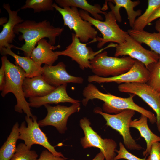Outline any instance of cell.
<instances>
[{
    "instance_id": "cell-1",
    "label": "cell",
    "mask_w": 160,
    "mask_h": 160,
    "mask_svg": "<svg viewBox=\"0 0 160 160\" xmlns=\"http://www.w3.org/2000/svg\"><path fill=\"white\" fill-rule=\"evenodd\" d=\"M63 30V28L54 27L47 20L38 22L25 20L16 25L14 30L15 34L21 33L19 39L20 40H24L25 43L21 47L14 46L13 48L23 51L25 56L30 57L39 41L47 38L49 42L54 45L57 37L61 34Z\"/></svg>"
},
{
    "instance_id": "cell-2",
    "label": "cell",
    "mask_w": 160,
    "mask_h": 160,
    "mask_svg": "<svg viewBox=\"0 0 160 160\" xmlns=\"http://www.w3.org/2000/svg\"><path fill=\"white\" fill-rule=\"evenodd\" d=\"M82 94L84 97L82 101L84 106L86 105L90 100L98 99L104 102L102 109L105 113L116 114L126 110H132L146 116L151 124L156 122V117L153 113L134 102V94L130 95L128 97L123 98L109 93H103L91 83L84 87Z\"/></svg>"
},
{
    "instance_id": "cell-3",
    "label": "cell",
    "mask_w": 160,
    "mask_h": 160,
    "mask_svg": "<svg viewBox=\"0 0 160 160\" xmlns=\"http://www.w3.org/2000/svg\"><path fill=\"white\" fill-rule=\"evenodd\" d=\"M1 60L4 66L6 80L1 95L4 97L9 93H12L17 101L15 111L19 113L23 111L26 116L32 117L29 103L25 99L22 89L23 81L26 77L25 71L19 66L11 63L6 55L3 56Z\"/></svg>"
},
{
    "instance_id": "cell-4",
    "label": "cell",
    "mask_w": 160,
    "mask_h": 160,
    "mask_svg": "<svg viewBox=\"0 0 160 160\" xmlns=\"http://www.w3.org/2000/svg\"><path fill=\"white\" fill-rule=\"evenodd\" d=\"M79 12L83 20L90 23L101 33L103 37L97 36L96 39V41H99L97 46L98 48H101L107 42H114L119 44L125 41L128 33L119 27L115 15L111 11L105 15V20L103 21L94 19L88 12L82 9L79 10Z\"/></svg>"
},
{
    "instance_id": "cell-5",
    "label": "cell",
    "mask_w": 160,
    "mask_h": 160,
    "mask_svg": "<svg viewBox=\"0 0 160 160\" xmlns=\"http://www.w3.org/2000/svg\"><path fill=\"white\" fill-rule=\"evenodd\" d=\"M135 60L129 56L121 58L109 56L105 51L97 54L90 61V69L95 75L99 76H116L128 71Z\"/></svg>"
},
{
    "instance_id": "cell-6",
    "label": "cell",
    "mask_w": 160,
    "mask_h": 160,
    "mask_svg": "<svg viewBox=\"0 0 160 160\" xmlns=\"http://www.w3.org/2000/svg\"><path fill=\"white\" fill-rule=\"evenodd\" d=\"M53 7L61 15L64 25L73 30L81 42L86 43L90 39L96 41L97 31L90 23L81 18L78 8L73 7L61 8L55 3H53Z\"/></svg>"
},
{
    "instance_id": "cell-7",
    "label": "cell",
    "mask_w": 160,
    "mask_h": 160,
    "mask_svg": "<svg viewBox=\"0 0 160 160\" xmlns=\"http://www.w3.org/2000/svg\"><path fill=\"white\" fill-rule=\"evenodd\" d=\"M94 112L101 115L105 119L106 124L117 131L121 135L124 145L131 150H140L143 149L132 138L130 131V124L135 113L134 110L127 109L118 113L111 114L103 112L99 108Z\"/></svg>"
},
{
    "instance_id": "cell-8",
    "label": "cell",
    "mask_w": 160,
    "mask_h": 160,
    "mask_svg": "<svg viewBox=\"0 0 160 160\" xmlns=\"http://www.w3.org/2000/svg\"><path fill=\"white\" fill-rule=\"evenodd\" d=\"M19 127V139L23 140L27 147L30 149L34 144H38L45 147L54 155L65 158L60 152L57 151L49 143L46 134L41 129L37 122V117L26 116Z\"/></svg>"
},
{
    "instance_id": "cell-9",
    "label": "cell",
    "mask_w": 160,
    "mask_h": 160,
    "mask_svg": "<svg viewBox=\"0 0 160 160\" xmlns=\"http://www.w3.org/2000/svg\"><path fill=\"white\" fill-rule=\"evenodd\" d=\"M91 124L85 117L80 121V126L84 133V137L81 140L82 147L84 148L92 147L99 148L104 156L105 160H113L116 156V143L112 139L102 138L92 129Z\"/></svg>"
},
{
    "instance_id": "cell-10",
    "label": "cell",
    "mask_w": 160,
    "mask_h": 160,
    "mask_svg": "<svg viewBox=\"0 0 160 160\" xmlns=\"http://www.w3.org/2000/svg\"><path fill=\"white\" fill-rule=\"evenodd\" d=\"M87 44L81 42L75 33H72V42L66 49L62 51H56L58 56L64 55L70 57L72 60L76 62L82 69H91L90 61L97 54L101 52L105 48L115 47L116 44L111 43L104 48L97 52H94L92 49L87 46Z\"/></svg>"
},
{
    "instance_id": "cell-11",
    "label": "cell",
    "mask_w": 160,
    "mask_h": 160,
    "mask_svg": "<svg viewBox=\"0 0 160 160\" xmlns=\"http://www.w3.org/2000/svg\"><path fill=\"white\" fill-rule=\"evenodd\" d=\"M121 92L137 95L147 103L156 114V124L160 132V97L159 92L147 83L134 82L120 84L118 87Z\"/></svg>"
},
{
    "instance_id": "cell-12",
    "label": "cell",
    "mask_w": 160,
    "mask_h": 160,
    "mask_svg": "<svg viewBox=\"0 0 160 160\" xmlns=\"http://www.w3.org/2000/svg\"><path fill=\"white\" fill-rule=\"evenodd\" d=\"M115 47V57L128 56L143 63L147 68L151 64L157 62L160 57L159 55L155 52L144 48L128 34L125 41L121 44H117Z\"/></svg>"
},
{
    "instance_id": "cell-13",
    "label": "cell",
    "mask_w": 160,
    "mask_h": 160,
    "mask_svg": "<svg viewBox=\"0 0 160 160\" xmlns=\"http://www.w3.org/2000/svg\"><path fill=\"white\" fill-rule=\"evenodd\" d=\"M44 106L47 113L44 118L38 122L39 126H53L62 134L64 133L67 129V123L69 116L79 112L81 108L79 103L72 104L69 107L61 105L52 106L48 104Z\"/></svg>"
},
{
    "instance_id": "cell-14",
    "label": "cell",
    "mask_w": 160,
    "mask_h": 160,
    "mask_svg": "<svg viewBox=\"0 0 160 160\" xmlns=\"http://www.w3.org/2000/svg\"><path fill=\"white\" fill-rule=\"evenodd\" d=\"M149 77L148 69L143 63L136 60L131 68L124 73L108 77H100L95 75L90 76L88 77L87 80L90 83H98L112 82L118 84L134 82L147 83Z\"/></svg>"
},
{
    "instance_id": "cell-15",
    "label": "cell",
    "mask_w": 160,
    "mask_h": 160,
    "mask_svg": "<svg viewBox=\"0 0 160 160\" xmlns=\"http://www.w3.org/2000/svg\"><path fill=\"white\" fill-rule=\"evenodd\" d=\"M43 68V78L50 85L55 87L68 83L81 84L83 82L82 77L68 74L63 62H60L54 66L45 65Z\"/></svg>"
},
{
    "instance_id": "cell-16",
    "label": "cell",
    "mask_w": 160,
    "mask_h": 160,
    "mask_svg": "<svg viewBox=\"0 0 160 160\" xmlns=\"http://www.w3.org/2000/svg\"><path fill=\"white\" fill-rule=\"evenodd\" d=\"M56 88L48 84L42 75L31 78L25 77L22 85L25 97L29 98L43 97Z\"/></svg>"
},
{
    "instance_id": "cell-17",
    "label": "cell",
    "mask_w": 160,
    "mask_h": 160,
    "mask_svg": "<svg viewBox=\"0 0 160 160\" xmlns=\"http://www.w3.org/2000/svg\"><path fill=\"white\" fill-rule=\"evenodd\" d=\"M3 7L7 12L9 18L7 22L2 25V30L0 33V50L4 47H13L14 45L10 44L12 43L16 36L14 31V27L24 21L18 15L20 9L12 10L8 3H4Z\"/></svg>"
},
{
    "instance_id": "cell-18",
    "label": "cell",
    "mask_w": 160,
    "mask_h": 160,
    "mask_svg": "<svg viewBox=\"0 0 160 160\" xmlns=\"http://www.w3.org/2000/svg\"><path fill=\"white\" fill-rule=\"evenodd\" d=\"M31 53L30 58L40 66L43 64L52 65L59 57L56 52L53 50L60 48V46L52 45L44 38L39 41Z\"/></svg>"
},
{
    "instance_id": "cell-19",
    "label": "cell",
    "mask_w": 160,
    "mask_h": 160,
    "mask_svg": "<svg viewBox=\"0 0 160 160\" xmlns=\"http://www.w3.org/2000/svg\"><path fill=\"white\" fill-rule=\"evenodd\" d=\"M67 86V84H65L58 87L52 92L42 97L29 98L30 107L38 108L47 104L65 102L72 104L79 103V100H75L68 95Z\"/></svg>"
},
{
    "instance_id": "cell-20",
    "label": "cell",
    "mask_w": 160,
    "mask_h": 160,
    "mask_svg": "<svg viewBox=\"0 0 160 160\" xmlns=\"http://www.w3.org/2000/svg\"><path fill=\"white\" fill-rule=\"evenodd\" d=\"M108 1V5L111 11L115 15L116 21L121 22L122 18L119 12L121 7L124 8L127 13L128 18L130 26L132 28L137 17L140 16L142 10L138 9L136 11L134 10L135 7L140 3L139 0L132 1L131 0H111Z\"/></svg>"
},
{
    "instance_id": "cell-21",
    "label": "cell",
    "mask_w": 160,
    "mask_h": 160,
    "mask_svg": "<svg viewBox=\"0 0 160 160\" xmlns=\"http://www.w3.org/2000/svg\"><path fill=\"white\" fill-rule=\"evenodd\" d=\"M11 47H3L0 50L3 56L8 55L13 57L15 60V65L21 67L25 71L26 77L31 78L41 75L43 71V67L35 62L30 57L18 55L11 50Z\"/></svg>"
},
{
    "instance_id": "cell-22",
    "label": "cell",
    "mask_w": 160,
    "mask_h": 160,
    "mask_svg": "<svg viewBox=\"0 0 160 160\" xmlns=\"http://www.w3.org/2000/svg\"><path fill=\"white\" fill-rule=\"evenodd\" d=\"M148 119L146 116L141 115L139 119L132 120L130 124V127L137 129L141 137L146 141V148L143 153V156L146 157L149 155L152 144L160 142V137L153 133L149 128L148 124Z\"/></svg>"
},
{
    "instance_id": "cell-23",
    "label": "cell",
    "mask_w": 160,
    "mask_h": 160,
    "mask_svg": "<svg viewBox=\"0 0 160 160\" xmlns=\"http://www.w3.org/2000/svg\"><path fill=\"white\" fill-rule=\"evenodd\" d=\"M55 1L61 7H73L81 8L89 13L94 19L101 21L103 20V18L99 14L105 15L107 13L103 11L99 4L91 5L86 0H55Z\"/></svg>"
},
{
    "instance_id": "cell-24",
    "label": "cell",
    "mask_w": 160,
    "mask_h": 160,
    "mask_svg": "<svg viewBox=\"0 0 160 160\" xmlns=\"http://www.w3.org/2000/svg\"><path fill=\"white\" fill-rule=\"evenodd\" d=\"M128 34L140 44L143 43L160 56V32L151 33L147 31L129 29Z\"/></svg>"
},
{
    "instance_id": "cell-25",
    "label": "cell",
    "mask_w": 160,
    "mask_h": 160,
    "mask_svg": "<svg viewBox=\"0 0 160 160\" xmlns=\"http://www.w3.org/2000/svg\"><path fill=\"white\" fill-rule=\"evenodd\" d=\"M19 136V124L16 122L6 141L0 149V160H10L15 153L16 144Z\"/></svg>"
},
{
    "instance_id": "cell-26",
    "label": "cell",
    "mask_w": 160,
    "mask_h": 160,
    "mask_svg": "<svg viewBox=\"0 0 160 160\" xmlns=\"http://www.w3.org/2000/svg\"><path fill=\"white\" fill-rule=\"evenodd\" d=\"M148 7L145 12L136 19L132 29L138 31L143 30L147 25L149 18L160 7V0H148Z\"/></svg>"
},
{
    "instance_id": "cell-27",
    "label": "cell",
    "mask_w": 160,
    "mask_h": 160,
    "mask_svg": "<svg viewBox=\"0 0 160 160\" xmlns=\"http://www.w3.org/2000/svg\"><path fill=\"white\" fill-rule=\"evenodd\" d=\"M52 0H27L25 4L21 8V9H32L34 13H39L42 11H53Z\"/></svg>"
},
{
    "instance_id": "cell-28",
    "label": "cell",
    "mask_w": 160,
    "mask_h": 160,
    "mask_svg": "<svg viewBox=\"0 0 160 160\" xmlns=\"http://www.w3.org/2000/svg\"><path fill=\"white\" fill-rule=\"evenodd\" d=\"M149 77L147 84L158 92H160V57L156 62L147 67Z\"/></svg>"
},
{
    "instance_id": "cell-29",
    "label": "cell",
    "mask_w": 160,
    "mask_h": 160,
    "mask_svg": "<svg viewBox=\"0 0 160 160\" xmlns=\"http://www.w3.org/2000/svg\"><path fill=\"white\" fill-rule=\"evenodd\" d=\"M38 155L34 150L29 149L25 143L17 146L16 151L10 160H37Z\"/></svg>"
},
{
    "instance_id": "cell-30",
    "label": "cell",
    "mask_w": 160,
    "mask_h": 160,
    "mask_svg": "<svg viewBox=\"0 0 160 160\" xmlns=\"http://www.w3.org/2000/svg\"><path fill=\"white\" fill-rule=\"evenodd\" d=\"M119 145V150H115V152L117 153V155L114 157V160L120 159H125L127 160H146V157L144 158H140L129 152L122 142H120Z\"/></svg>"
},
{
    "instance_id": "cell-31",
    "label": "cell",
    "mask_w": 160,
    "mask_h": 160,
    "mask_svg": "<svg viewBox=\"0 0 160 160\" xmlns=\"http://www.w3.org/2000/svg\"><path fill=\"white\" fill-rule=\"evenodd\" d=\"M149 155L146 160H160V142L152 144Z\"/></svg>"
},
{
    "instance_id": "cell-32",
    "label": "cell",
    "mask_w": 160,
    "mask_h": 160,
    "mask_svg": "<svg viewBox=\"0 0 160 160\" xmlns=\"http://www.w3.org/2000/svg\"><path fill=\"white\" fill-rule=\"evenodd\" d=\"M66 158L56 156L48 150L43 151L37 160H65Z\"/></svg>"
},
{
    "instance_id": "cell-33",
    "label": "cell",
    "mask_w": 160,
    "mask_h": 160,
    "mask_svg": "<svg viewBox=\"0 0 160 160\" xmlns=\"http://www.w3.org/2000/svg\"><path fill=\"white\" fill-rule=\"evenodd\" d=\"M6 75L4 63L1 61V66L0 69V90L2 91L5 86Z\"/></svg>"
},
{
    "instance_id": "cell-34",
    "label": "cell",
    "mask_w": 160,
    "mask_h": 160,
    "mask_svg": "<svg viewBox=\"0 0 160 160\" xmlns=\"http://www.w3.org/2000/svg\"><path fill=\"white\" fill-rule=\"evenodd\" d=\"M160 17V7L157 9L149 18L147 23V25L155 19Z\"/></svg>"
},
{
    "instance_id": "cell-35",
    "label": "cell",
    "mask_w": 160,
    "mask_h": 160,
    "mask_svg": "<svg viewBox=\"0 0 160 160\" xmlns=\"http://www.w3.org/2000/svg\"><path fill=\"white\" fill-rule=\"evenodd\" d=\"M105 157L103 153L100 151L92 160H104Z\"/></svg>"
},
{
    "instance_id": "cell-36",
    "label": "cell",
    "mask_w": 160,
    "mask_h": 160,
    "mask_svg": "<svg viewBox=\"0 0 160 160\" xmlns=\"http://www.w3.org/2000/svg\"><path fill=\"white\" fill-rule=\"evenodd\" d=\"M155 28L158 32H160V19L156 22Z\"/></svg>"
},
{
    "instance_id": "cell-37",
    "label": "cell",
    "mask_w": 160,
    "mask_h": 160,
    "mask_svg": "<svg viewBox=\"0 0 160 160\" xmlns=\"http://www.w3.org/2000/svg\"><path fill=\"white\" fill-rule=\"evenodd\" d=\"M0 25H3L8 21L7 18L6 17H1L0 20Z\"/></svg>"
},
{
    "instance_id": "cell-38",
    "label": "cell",
    "mask_w": 160,
    "mask_h": 160,
    "mask_svg": "<svg viewBox=\"0 0 160 160\" xmlns=\"http://www.w3.org/2000/svg\"><path fill=\"white\" fill-rule=\"evenodd\" d=\"M159 95H160V92H159Z\"/></svg>"
},
{
    "instance_id": "cell-39",
    "label": "cell",
    "mask_w": 160,
    "mask_h": 160,
    "mask_svg": "<svg viewBox=\"0 0 160 160\" xmlns=\"http://www.w3.org/2000/svg\"><path fill=\"white\" fill-rule=\"evenodd\" d=\"M113 160H114V159Z\"/></svg>"
}]
</instances>
